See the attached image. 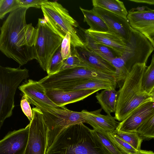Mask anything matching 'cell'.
Instances as JSON below:
<instances>
[{
  "instance_id": "8",
  "label": "cell",
  "mask_w": 154,
  "mask_h": 154,
  "mask_svg": "<svg viewBox=\"0 0 154 154\" xmlns=\"http://www.w3.org/2000/svg\"><path fill=\"white\" fill-rule=\"evenodd\" d=\"M154 47L143 34L131 27L125 50L119 57L129 72L136 64L146 63Z\"/></svg>"
},
{
  "instance_id": "10",
  "label": "cell",
  "mask_w": 154,
  "mask_h": 154,
  "mask_svg": "<svg viewBox=\"0 0 154 154\" xmlns=\"http://www.w3.org/2000/svg\"><path fill=\"white\" fill-rule=\"evenodd\" d=\"M32 109L33 119L29 123L28 139L24 154H46L47 126L41 110L36 107Z\"/></svg>"
},
{
  "instance_id": "15",
  "label": "cell",
  "mask_w": 154,
  "mask_h": 154,
  "mask_svg": "<svg viewBox=\"0 0 154 154\" xmlns=\"http://www.w3.org/2000/svg\"><path fill=\"white\" fill-rule=\"evenodd\" d=\"M102 109L101 108L92 111L82 110L81 112L85 123L90 125L96 130L106 132H114L119 122H117L115 117L111 114H101Z\"/></svg>"
},
{
  "instance_id": "18",
  "label": "cell",
  "mask_w": 154,
  "mask_h": 154,
  "mask_svg": "<svg viewBox=\"0 0 154 154\" xmlns=\"http://www.w3.org/2000/svg\"><path fill=\"white\" fill-rule=\"evenodd\" d=\"M85 32L94 40L110 48L119 56L124 53L126 47L127 42L121 36L109 31L97 32L85 30Z\"/></svg>"
},
{
  "instance_id": "39",
  "label": "cell",
  "mask_w": 154,
  "mask_h": 154,
  "mask_svg": "<svg viewBox=\"0 0 154 154\" xmlns=\"http://www.w3.org/2000/svg\"><path fill=\"white\" fill-rule=\"evenodd\" d=\"M149 94L151 95L152 100L154 102V88Z\"/></svg>"
},
{
  "instance_id": "17",
  "label": "cell",
  "mask_w": 154,
  "mask_h": 154,
  "mask_svg": "<svg viewBox=\"0 0 154 154\" xmlns=\"http://www.w3.org/2000/svg\"><path fill=\"white\" fill-rule=\"evenodd\" d=\"M116 82L103 80L85 79L68 82L60 84L53 89L64 91L97 89L99 90L116 88Z\"/></svg>"
},
{
  "instance_id": "29",
  "label": "cell",
  "mask_w": 154,
  "mask_h": 154,
  "mask_svg": "<svg viewBox=\"0 0 154 154\" xmlns=\"http://www.w3.org/2000/svg\"><path fill=\"white\" fill-rule=\"evenodd\" d=\"M111 140L125 154H133L137 150L114 132H106Z\"/></svg>"
},
{
  "instance_id": "33",
  "label": "cell",
  "mask_w": 154,
  "mask_h": 154,
  "mask_svg": "<svg viewBox=\"0 0 154 154\" xmlns=\"http://www.w3.org/2000/svg\"><path fill=\"white\" fill-rule=\"evenodd\" d=\"M71 36L67 33L64 36L61 45V53L63 60L70 57L72 53Z\"/></svg>"
},
{
  "instance_id": "27",
  "label": "cell",
  "mask_w": 154,
  "mask_h": 154,
  "mask_svg": "<svg viewBox=\"0 0 154 154\" xmlns=\"http://www.w3.org/2000/svg\"><path fill=\"white\" fill-rule=\"evenodd\" d=\"M114 133L137 150L140 149L143 140L137 131L124 132L116 130Z\"/></svg>"
},
{
  "instance_id": "4",
  "label": "cell",
  "mask_w": 154,
  "mask_h": 154,
  "mask_svg": "<svg viewBox=\"0 0 154 154\" xmlns=\"http://www.w3.org/2000/svg\"><path fill=\"white\" fill-rule=\"evenodd\" d=\"M28 100L30 103L40 109L43 114L48 128L47 150L64 129L73 125L85 123L81 111L70 110L65 106L53 108L31 100Z\"/></svg>"
},
{
  "instance_id": "13",
  "label": "cell",
  "mask_w": 154,
  "mask_h": 154,
  "mask_svg": "<svg viewBox=\"0 0 154 154\" xmlns=\"http://www.w3.org/2000/svg\"><path fill=\"white\" fill-rule=\"evenodd\" d=\"M29 127V124L24 128L9 132L0 141V154H24Z\"/></svg>"
},
{
  "instance_id": "35",
  "label": "cell",
  "mask_w": 154,
  "mask_h": 154,
  "mask_svg": "<svg viewBox=\"0 0 154 154\" xmlns=\"http://www.w3.org/2000/svg\"><path fill=\"white\" fill-rule=\"evenodd\" d=\"M21 7L29 8L30 7L41 8L42 5L48 1L47 0H18Z\"/></svg>"
},
{
  "instance_id": "31",
  "label": "cell",
  "mask_w": 154,
  "mask_h": 154,
  "mask_svg": "<svg viewBox=\"0 0 154 154\" xmlns=\"http://www.w3.org/2000/svg\"><path fill=\"white\" fill-rule=\"evenodd\" d=\"M61 53V46L53 55L47 72L48 75H52L58 72L63 63Z\"/></svg>"
},
{
  "instance_id": "28",
  "label": "cell",
  "mask_w": 154,
  "mask_h": 154,
  "mask_svg": "<svg viewBox=\"0 0 154 154\" xmlns=\"http://www.w3.org/2000/svg\"><path fill=\"white\" fill-rule=\"evenodd\" d=\"M136 131L143 140L154 139V115L144 122Z\"/></svg>"
},
{
  "instance_id": "32",
  "label": "cell",
  "mask_w": 154,
  "mask_h": 154,
  "mask_svg": "<svg viewBox=\"0 0 154 154\" xmlns=\"http://www.w3.org/2000/svg\"><path fill=\"white\" fill-rule=\"evenodd\" d=\"M21 7L18 0H0V19L8 13Z\"/></svg>"
},
{
  "instance_id": "30",
  "label": "cell",
  "mask_w": 154,
  "mask_h": 154,
  "mask_svg": "<svg viewBox=\"0 0 154 154\" xmlns=\"http://www.w3.org/2000/svg\"><path fill=\"white\" fill-rule=\"evenodd\" d=\"M95 130L103 145L111 154H125L111 140L107 135L106 132Z\"/></svg>"
},
{
  "instance_id": "37",
  "label": "cell",
  "mask_w": 154,
  "mask_h": 154,
  "mask_svg": "<svg viewBox=\"0 0 154 154\" xmlns=\"http://www.w3.org/2000/svg\"><path fill=\"white\" fill-rule=\"evenodd\" d=\"M133 154H154V152L151 150H146L140 149L137 150Z\"/></svg>"
},
{
  "instance_id": "40",
  "label": "cell",
  "mask_w": 154,
  "mask_h": 154,
  "mask_svg": "<svg viewBox=\"0 0 154 154\" xmlns=\"http://www.w3.org/2000/svg\"><path fill=\"white\" fill-rule=\"evenodd\" d=\"M152 11L154 12V9H152Z\"/></svg>"
},
{
  "instance_id": "3",
  "label": "cell",
  "mask_w": 154,
  "mask_h": 154,
  "mask_svg": "<svg viewBox=\"0 0 154 154\" xmlns=\"http://www.w3.org/2000/svg\"><path fill=\"white\" fill-rule=\"evenodd\" d=\"M147 66L145 63L135 64L118 91L115 118L122 122L144 103L152 100L150 94L143 89L142 80Z\"/></svg>"
},
{
  "instance_id": "7",
  "label": "cell",
  "mask_w": 154,
  "mask_h": 154,
  "mask_svg": "<svg viewBox=\"0 0 154 154\" xmlns=\"http://www.w3.org/2000/svg\"><path fill=\"white\" fill-rule=\"evenodd\" d=\"M44 18L47 19L64 36L69 33L72 48H83L85 42L75 29L79 24L69 14L68 11L57 2H48L41 7Z\"/></svg>"
},
{
  "instance_id": "14",
  "label": "cell",
  "mask_w": 154,
  "mask_h": 154,
  "mask_svg": "<svg viewBox=\"0 0 154 154\" xmlns=\"http://www.w3.org/2000/svg\"><path fill=\"white\" fill-rule=\"evenodd\" d=\"M92 10L105 22L108 31L121 36L127 42L131 28L128 20L100 8L93 7Z\"/></svg>"
},
{
  "instance_id": "12",
  "label": "cell",
  "mask_w": 154,
  "mask_h": 154,
  "mask_svg": "<svg viewBox=\"0 0 154 154\" xmlns=\"http://www.w3.org/2000/svg\"><path fill=\"white\" fill-rule=\"evenodd\" d=\"M154 115V102L142 104L127 118L119 122L116 130L124 132L136 131L146 121Z\"/></svg>"
},
{
  "instance_id": "38",
  "label": "cell",
  "mask_w": 154,
  "mask_h": 154,
  "mask_svg": "<svg viewBox=\"0 0 154 154\" xmlns=\"http://www.w3.org/2000/svg\"><path fill=\"white\" fill-rule=\"evenodd\" d=\"M147 6H143L141 7H138L136 8H134V9L138 11H143L146 10Z\"/></svg>"
},
{
  "instance_id": "5",
  "label": "cell",
  "mask_w": 154,
  "mask_h": 154,
  "mask_svg": "<svg viewBox=\"0 0 154 154\" xmlns=\"http://www.w3.org/2000/svg\"><path fill=\"white\" fill-rule=\"evenodd\" d=\"M29 70L0 66V128L6 119L11 116L15 106L16 90L24 80L29 77Z\"/></svg>"
},
{
  "instance_id": "19",
  "label": "cell",
  "mask_w": 154,
  "mask_h": 154,
  "mask_svg": "<svg viewBox=\"0 0 154 154\" xmlns=\"http://www.w3.org/2000/svg\"><path fill=\"white\" fill-rule=\"evenodd\" d=\"M19 89L28 100L44 104L51 107L59 108L46 94V89L38 81L29 79L19 87Z\"/></svg>"
},
{
  "instance_id": "25",
  "label": "cell",
  "mask_w": 154,
  "mask_h": 154,
  "mask_svg": "<svg viewBox=\"0 0 154 154\" xmlns=\"http://www.w3.org/2000/svg\"><path fill=\"white\" fill-rule=\"evenodd\" d=\"M142 85L144 90L148 94L154 88V53L152 55L150 64L143 74Z\"/></svg>"
},
{
  "instance_id": "26",
  "label": "cell",
  "mask_w": 154,
  "mask_h": 154,
  "mask_svg": "<svg viewBox=\"0 0 154 154\" xmlns=\"http://www.w3.org/2000/svg\"><path fill=\"white\" fill-rule=\"evenodd\" d=\"M72 49L71 55L64 60L63 65L59 71L78 67H84L91 69L83 62L76 48H73Z\"/></svg>"
},
{
  "instance_id": "24",
  "label": "cell",
  "mask_w": 154,
  "mask_h": 154,
  "mask_svg": "<svg viewBox=\"0 0 154 154\" xmlns=\"http://www.w3.org/2000/svg\"><path fill=\"white\" fill-rule=\"evenodd\" d=\"M84 16L83 21L90 26L89 30L97 32H107V26L104 21L92 10L85 9L79 7Z\"/></svg>"
},
{
  "instance_id": "2",
  "label": "cell",
  "mask_w": 154,
  "mask_h": 154,
  "mask_svg": "<svg viewBox=\"0 0 154 154\" xmlns=\"http://www.w3.org/2000/svg\"><path fill=\"white\" fill-rule=\"evenodd\" d=\"M46 154H111L95 130L83 123L63 130L47 150Z\"/></svg>"
},
{
  "instance_id": "20",
  "label": "cell",
  "mask_w": 154,
  "mask_h": 154,
  "mask_svg": "<svg viewBox=\"0 0 154 154\" xmlns=\"http://www.w3.org/2000/svg\"><path fill=\"white\" fill-rule=\"evenodd\" d=\"M75 48L83 62L91 69L115 76L116 69L111 63L85 46Z\"/></svg>"
},
{
  "instance_id": "11",
  "label": "cell",
  "mask_w": 154,
  "mask_h": 154,
  "mask_svg": "<svg viewBox=\"0 0 154 154\" xmlns=\"http://www.w3.org/2000/svg\"><path fill=\"white\" fill-rule=\"evenodd\" d=\"M127 20L131 26L144 35L154 47V12L147 7L138 11L132 8L128 11Z\"/></svg>"
},
{
  "instance_id": "1",
  "label": "cell",
  "mask_w": 154,
  "mask_h": 154,
  "mask_svg": "<svg viewBox=\"0 0 154 154\" xmlns=\"http://www.w3.org/2000/svg\"><path fill=\"white\" fill-rule=\"evenodd\" d=\"M28 9L21 7L10 12L0 28L1 51L20 66L36 58V29L26 23Z\"/></svg>"
},
{
  "instance_id": "9",
  "label": "cell",
  "mask_w": 154,
  "mask_h": 154,
  "mask_svg": "<svg viewBox=\"0 0 154 154\" xmlns=\"http://www.w3.org/2000/svg\"><path fill=\"white\" fill-rule=\"evenodd\" d=\"M85 79H98L117 83L113 75L84 67L60 71L54 74L48 75L38 82L46 90H50L63 83Z\"/></svg>"
},
{
  "instance_id": "34",
  "label": "cell",
  "mask_w": 154,
  "mask_h": 154,
  "mask_svg": "<svg viewBox=\"0 0 154 154\" xmlns=\"http://www.w3.org/2000/svg\"><path fill=\"white\" fill-rule=\"evenodd\" d=\"M20 106L24 114L28 118L30 122L33 119V112L30 105V103L26 97L23 95L20 101Z\"/></svg>"
},
{
  "instance_id": "16",
  "label": "cell",
  "mask_w": 154,
  "mask_h": 154,
  "mask_svg": "<svg viewBox=\"0 0 154 154\" xmlns=\"http://www.w3.org/2000/svg\"><path fill=\"white\" fill-rule=\"evenodd\" d=\"M99 90L94 89L64 91L57 89H50L46 90V94L57 105L63 106L69 104L83 100Z\"/></svg>"
},
{
  "instance_id": "6",
  "label": "cell",
  "mask_w": 154,
  "mask_h": 154,
  "mask_svg": "<svg viewBox=\"0 0 154 154\" xmlns=\"http://www.w3.org/2000/svg\"><path fill=\"white\" fill-rule=\"evenodd\" d=\"M36 28V60L42 69L47 72L51 59L60 47L64 36L45 18L38 19Z\"/></svg>"
},
{
  "instance_id": "23",
  "label": "cell",
  "mask_w": 154,
  "mask_h": 154,
  "mask_svg": "<svg viewBox=\"0 0 154 154\" xmlns=\"http://www.w3.org/2000/svg\"><path fill=\"white\" fill-rule=\"evenodd\" d=\"M93 7L104 9L127 20L128 12L123 2L119 0H93Z\"/></svg>"
},
{
  "instance_id": "36",
  "label": "cell",
  "mask_w": 154,
  "mask_h": 154,
  "mask_svg": "<svg viewBox=\"0 0 154 154\" xmlns=\"http://www.w3.org/2000/svg\"><path fill=\"white\" fill-rule=\"evenodd\" d=\"M128 1L137 3L145 4L150 5H154V0H129Z\"/></svg>"
},
{
  "instance_id": "21",
  "label": "cell",
  "mask_w": 154,
  "mask_h": 154,
  "mask_svg": "<svg viewBox=\"0 0 154 154\" xmlns=\"http://www.w3.org/2000/svg\"><path fill=\"white\" fill-rule=\"evenodd\" d=\"M118 96V91L114 88L97 92L95 97L101 108L107 114L110 115L116 111Z\"/></svg>"
},
{
  "instance_id": "22",
  "label": "cell",
  "mask_w": 154,
  "mask_h": 154,
  "mask_svg": "<svg viewBox=\"0 0 154 154\" xmlns=\"http://www.w3.org/2000/svg\"><path fill=\"white\" fill-rule=\"evenodd\" d=\"M85 47L110 63L114 59L119 57L113 50L96 42L88 34L85 33Z\"/></svg>"
}]
</instances>
